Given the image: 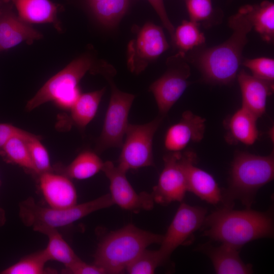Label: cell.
Returning a JSON list of instances; mask_svg holds the SVG:
<instances>
[{
    "label": "cell",
    "mask_w": 274,
    "mask_h": 274,
    "mask_svg": "<svg viewBox=\"0 0 274 274\" xmlns=\"http://www.w3.org/2000/svg\"><path fill=\"white\" fill-rule=\"evenodd\" d=\"M32 228L48 238V245L43 250L49 261L59 262L67 268L80 260L56 228L45 225H37Z\"/></svg>",
    "instance_id": "obj_21"
},
{
    "label": "cell",
    "mask_w": 274,
    "mask_h": 274,
    "mask_svg": "<svg viewBox=\"0 0 274 274\" xmlns=\"http://www.w3.org/2000/svg\"><path fill=\"white\" fill-rule=\"evenodd\" d=\"M163 117L144 124L129 123L121 146L118 166L127 172L154 165L153 141Z\"/></svg>",
    "instance_id": "obj_7"
},
{
    "label": "cell",
    "mask_w": 274,
    "mask_h": 274,
    "mask_svg": "<svg viewBox=\"0 0 274 274\" xmlns=\"http://www.w3.org/2000/svg\"><path fill=\"white\" fill-rule=\"evenodd\" d=\"M168 48L162 28L152 23L145 24L128 44L127 63L129 70L139 74Z\"/></svg>",
    "instance_id": "obj_11"
},
{
    "label": "cell",
    "mask_w": 274,
    "mask_h": 274,
    "mask_svg": "<svg viewBox=\"0 0 274 274\" xmlns=\"http://www.w3.org/2000/svg\"><path fill=\"white\" fill-rule=\"evenodd\" d=\"M23 130L10 124L0 123V155L8 141L12 136L19 134Z\"/></svg>",
    "instance_id": "obj_36"
},
{
    "label": "cell",
    "mask_w": 274,
    "mask_h": 274,
    "mask_svg": "<svg viewBox=\"0 0 274 274\" xmlns=\"http://www.w3.org/2000/svg\"><path fill=\"white\" fill-rule=\"evenodd\" d=\"M104 163L96 153L85 151L64 168V175L77 180L87 179L101 170Z\"/></svg>",
    "instance_id": "obj_25"
},
{
    "label": "cell",
    "mask_w": 274,
    "mask_h": 274,
    "mask_svg": "<svg viewBox=\"0 0 274 274\" xmlns=\"http://www.w3.org/2000/svg\"><path fill=\"white\" fill-rule=\"evenodd\" d=\"M42 37L41 33L11 11H0V51L24 41L31 44Z\"/></svg>",
    "instance_id": "obj_18"
},
{
    "label": "cell",
    "mask_w": 274,
    "mask_h": 274,
    "mask_svg": "<svg viewBox=\"0 0 274 274\" xmlns=\"http://www.w3.org/2000/svg\"><path fill=\"white\" fill-rule=\"evenodd\" d=\"M109 81L111 97L95 147L99 153L112 148L121 147L129 124V111L135 97L133 94L118 89L110 79Z\"/></svg>",
    "instance_id": "obj_9"
},
{
    "label": "cell",
    "mask_w": 274,
    "mask_h": 274,
    "mask_svg": "<svg viewBox=\"0 0 274 274\" xmlns=\"http://www.w3.org/2000/svg\"><path fill=\"white\" fill-rule=\"evenodd\" d=\"M243 65L252 73V75L261 80L273 83L274 80V59L268 57L245 59Z\"/></svg>",
    "instance_id": "obj_32"
},
{
    "label": "cell",
    "mask_w": 274,
    "mask_h": 274,
    "mask_svg": "<svg viewBox=\"0 0 274 274\" xmlns=\"http://www.w3.org/2000/svg\"><path fill=\"white\" fill-rule=\"evenodd\" d=\"M39 184L49 207L61 209L77 204L76 189L68 177L52 172L45 173L40 175Z\"/></svg>",
    "instance_id": "obj_15"
},
{
    "label": "cell",
    "mask_w": 274,
    "mask_h": 274,
    "mask_svg": "<svg viewBox=\"0 0 274 274\" xmlns=\"http://www.w3.org/2000/svg\"><path fill=\"white\" fill-rule=\"evenodd\" d=\"M228 24L232 30L231 36L201 52L197 59L204 79L213 84H228L234 80L242 63L248 34L253 28L242 7L230 18Z\"/></svg>",
    "instance_id": "obj_2"
},
{
    "label": "cell",
    "mask_w": 274,
    "mask_h": 274,
    "mask_svg": "<svg viewBox=\"0 0 274 274\" xmlns=\"http://www.w3.org/2000/svg\"><path fill=\"white\" fill-rule=\"evenodd\" d=\"M24 138L28 148L36 174L39 175L52 171L47 150L42 144L40 138L28 132Z\"/></svg>",
    "instance_id": "obj_29"
},
{
    "label": "cell",
    "mask_w": 274,
    "mask_h": 274,
    "mask_svg": "<svg viewBox=\"0 0 274 274\" xmlns=\"http://www.w3.org/2000/svg\"><path fill=\"white\" fill-rule=\"evenodd\" d=\"M172 40L180 52L184 53L204 43L205 37L199 29L198 23L184 20L175 29Z\"/></svg>",
    "instance_id": "obj_28"
},
{
    "label": "cell",
    "mask_w": 274,
    "mask_h": 274,
    "mask_svg": "<svg viewBox=\"0 0 274 274\" xmlns=\"http://www.w3.org/2000/svg\"><path fill=\"white\" fill-rule=\"evenodd\" d=\"M206 120L190 111L183 113L180 121L167 130L164 141L169 152L182 151L190 142H199L203 138Z\"/></svg>",
    "instance_id": "obj_14"
},
{
    "label": "cell",
    "mask_w": 274,
    "mask_h": 274,
    "mask_svg": "<svg viewBox=\"0 0 274 274\" xmlns=\"http://www.w3.org/2000/svg\"><path fill=\"white\" fill-rule=\"evenodd\" d=\"M48 259L44 250L28 256L1 271L2 274H42Z\"/></svg>",
    "instance_id": "obj_30"
},
{
    "label": "cell",
    "mask_w": 274,
    "mask_h": 274,
    "mask_svg": "<svg viewBox=\"0 0 274 274\" xmlns=\"http://www.w3.org/2000/svg\"><path fill=\"white\" fill-rule=\"evenodd\" d=\"M237 77L242 93V107L257 118L261 117L265 112L267 98L273 92V83L258 79L243 70Z\"/></svg>",
    "instance_id": "obj_16"
},
{
    "label": "cell",
    "mask_w": 274,
    "mask_h": 274,
    "mask_svg": "<svg viewBox=\"0 0 274 274\" xmlns=\"http://www.w3.org/2000/svg\"><path fill=\"white\" fill-rule=\"evenodd\" d=\"M163 237V235L128 225L111 232L100 242L94 264L107 273H121L147 247L160 244Z\"/></svg>",
    "instance_id": "obj_4"
},
{
    "label": "cell",
    "mask_w": 274,
    "mask_h": 274,
    "mask_svg": "<svg viewBox=\"0 0 274 274\" xmlns=\"http://www.w3.org/2000/svg\"><path fill=\"white\" fill-rule=\"evenodd\" d=\"M92 65V60L87 55L72 61L42 86L27 102L26 110L31 111L50 101L64 109H71L81 94L78 84Z\"/></svg>",
    "instance_id": "obj_5"
},
{
    "label": "cell",
    "mask_w": 274,
    "mask_h": 274,
    "mask_svg": "<svg viewBox=\"0 0 274 274\" xmlns=\"http://www.w3.org/2000/svg\"><path fill=\"white\" fill-rule=\"evenodd\" d=\"M258 118L254 114L242 107L227 121V141L231 143H241L247 146L253 145L259 136L257 127Z\"/></svg>",
    "instance_id": "obj_20"
},
{
    "label": "cell",
    "mask_w": 274,
    "mask_h": 274,
    "mask_svg": "<svg viewBox=\"0 0 274 274\" xmlns=\"http://www.w3.org/2000/svg\"><path fill=\"white\" fill-rule=\"evenodd\" d=\"M195 153L169 152L163 157L164 167L151 193L154 202L163 205L182 201L187 190L186 166Z\"/></svg>",
    "instance_id": "obj_8"
},
{
    "label": "cell",
    "mask_w": 274,
    "mask_h": 274,
    "mask_svg": "<svg viewBox=\"0 0 274 274\" xmlns=\"http://www.w3.org/2000/svg\"><path fill=\"white\" fill-rule=\"evenodd\" d=\"M196 154L189 160L186 166L187 190L201 199L216 204L222 200V191L214 178L209 173L197 167Z\"/></svg>",
    "instance_id": "obj_19"
},
{
    "label": "cell",
    "mask_w": 274,
    "mask_h": 274,
    "mask_svg": "<svg viewBox=\"0 0 274 274\" xmlns=\"http://www.w3.org/2000/svg\"><path fill=\"white\" fill-rule=\"evenodd\" d=\"M179 52L167 60V69L150 86L158 107L159 116L164 117L182 95L189 85L190 68Z\"/></svg>",
    "instance_id": "obj_10"
},
{
    "label": "cell",
    "mask_w": 274,
    "mask_h": 274,
    "mask_svg": "<svg viewBox=\"0 0 274 274\" xmlns=\"http://www.w3.org/2000/svg\"><path fill=\"white\" fill-rule=\"evenodd\" d=\"M197 249L211 260L218 274H249L253 272L252 265L245 263L239 254V249L226 244L219 246L210 244L199 245Z\"/></svg>",
    "instance_id": "obj_17"
},
{
    "label": "cell",
    "mask_w": 274,
    "mask_h": 274,
    "mask_svg": "<svg viewBox=\"0 0 274 274\" xmlns=\"http://www.w3.org/2000/svg\"><path fill=\"white\" fill-rule=\"evenodd\" d=\"M101 170L110 181V194L114 204L131 211L153 208L155 202L151 193H136L126 178L127 172L110 161L104 162Z\"/></svg>",
    "instance_id": "obj_13"
},
{
    "label": "cell",
    "mask_w": 274,
    "mask_h": 274,
    "mask_svg": "<svg viewBox=\"0 0 274 274\" xmlns=\"http://www.w3.org/2000/svg\"><path fill=\"white\" fill-rule=\"evenodd\" d=\"M164 262L158 250H144L126 268L130 274H152Z\"/></svg>",
    "instance_id": "obj_31"
},
{
    "label": "cell",
    "mask_w": 274,
    "mask_h": 274,
    "mask_svg": "<svg viewBox=\"0 0 274 274\" xmlns=\"http://www.w3.org/2000/svg\"><path fill=\"white\" fill-rule=\"evenodd\" d=\"M252 27L267 42L274 38V4L264 1L259 5L243 7Z\"/></svg>",
    "instance_id": "obj_23"
},
{
    "label": "cell",
    "mask_w": 274,
    "mask_h": 274,
    "mask_svg": "<svg viewBox=\"0 0 274 274\" xmlns=\"http://www.w3.org/2000/svg\"><path fill=\"white\" fill-rule=\"evenodd\" d=\"M12 2L19 17L27 23L58 24L57 6L50 0H12Z\"/></svg>",
    "instance_id": "obj_22"
},
{
    "label": "cell",
    "mask_w": 274,
    "mask_h": 274,
    "mask_svg": "<svg viewBox=\"0 0 274 274\" xmlns=\"http://www.w3.org/2000/svg\"><path fill=\"white\" fill-rule=\"evenodd\" d=\"M129 0H102L90 5L98 20L108 26L117 24L128 7Z\"/></svg>",
    "instance_id": "obj_27"
},
{
    "label": "cell",
    "mask_w": 274,
    "mask_h": 274,
    "mask_svg": "<svg viewBox=\"0 0 274 274\" xmlns=\"http://www.w3.org/2000/svg\"><path fill=\"white\" fill-rule=\"evenodd\" d=\"M202 226L204 236L238 249L251 241L271 237L273 233L271 214L251 208L233 210L224 207L207 216Z\"/></svg>",
    "instance_id": "obj_1"
},
{
    "label": "cell",
    "mask_w": 274,
    "mask_h": 274,
    "mask_svg": "<svg viewBox=\"0 0 274 274\" xmlns=\"http://www.w3.org/2000/svg\"><path fill=\"white\" fill-rule=\"evenodd\" d=\"M65 272L71 274H106L101 267L93 264H87L81 259L70 267L65 268Z\"/></svg>",
    "instance_id": "obj_34"
},
{
    "label": "cell",
    "mask_w": 274,
    "mask_h": 274,
    "mask_svg": "<svg viewBox=\"0 0 274 274\" xmlns=\"http://www.w3.org/2000/svg\"><path fill=\"white\" fill-rule=\"evenodd\" d=\"M205 209L182 203L179 207L158 249L165 262L179 246L186 244L202 226L207 216Z\"/></svg>",
    "instance_id": "obj_12"
},
{
    "label": "cell",
    "mask_w": 274,
    "mask_h": 274,
    "mask_svg": "<svg viewBox=\"0 0 274 274\" xmlns=\"http://www.w3.org/2000/svg\"><path fill=\"white\" fill-rule=\"evenodd\" d=\"M153 7L163 26L169 33L172 39L173 38L175 28L169 20L164 7L163 0H148Z\"/></svg>",
    "instance_id": "obj_35"
},
{
    "label": "cell",
    "mask_w": 274,
    "mask_h": 274,
    "mask_svg": "<svg viewBox=\"0 0 274 274\" xmlns=\"http://www.w3.org/2000/svg\"><path fill=\"white\" fill-rule=\"evenodd\" d=\"M114 204L110 194L81 204L61 209L38 205L32 198H28L20 205L19 215L27 226L45 225L54 228L70 225L95 211Z\"/></svg>",
    "instance_id": "obj_6"
},
{
    "label": "cell",
    "mask_w": 274,
    "mask_h": 274,
    "mask_svg": "<svg viewBox=\"0 0 274 274\" xmlns=\"http://www.w3.org/2000/svg\"><path fill=\"white\" fill-rule=\"evenodd\" d=\"M105 88L80 94L71 108V118L79 127L85 128L95 116Z\"/></svg>",
    "instance_id": "obj_24"
},
{
    "label": "cell",
    "mask_w": 274,
    "mask_h": 274,
    "mask_svg": "<svg viewBox=\"0 0 274 274\" xmlns=\"http://www.w3.org/2000/svg\"><path fill=\"white\" fill-rule=\"evenodd\" d=\"M26 131L12 136L5 145L0 155L7 161L17 164L35 173V168L24 138Z\"/></svg>",
    "instance_id": "obj_26"
},
{
    "label": "cell",
    "mask_w": 274,
    "mask_h": 274,
    "mask_svg": "<svg viewBox=\"0 0 274 274\" xmlns=\"http://www.w3.org/2000/svg\"><path fill=\"white\" fill-rule=\"evenodd\" d=\"M102 0H88L90 5Z\"/></svg>",
    "instance_id": "obj_37"
},
{
    "label": "cell",
    "mask_w": 274,
    "mask_h": 274,
    "mask_svg": "<svg viewBox=\"0 0 274 274\" xmlns=\"http://www.w3.org/2000/svg\"><path fill=\"white\" fill-rule=\"evenodd\" d=\"M274 177V156L236 153L231 165L228 188L222 191L224 207L232 208L235 200L251 208L258 190Z\"/></svg>",
    "instance_id": "obj_3"
},
{
    "label": "cell",
    "mask_w": 274,
    "mask_h": 274,
    "mask_svg": "<svg viewBox=\"0 0 274 274\" xmlns=\"http://www.w3.org/2000/svg\"><path fill=\"white\" fill-rule=\"evenodd\" d=\"M186 5L190 20L197 23L208 19L212 13L211 0H186Z\"/></svg>",
    "instance_id": "obj_33"
}]
</instances>
